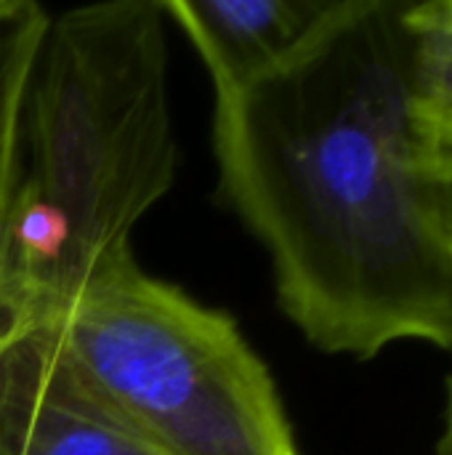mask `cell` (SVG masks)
Instances as JSON below:
<instances>
[{
  "instance_id": "4",
  "label": "cell",
  "mask_w": 452,
  "mask_h": 455,
  "mask_svg": "<svg viewBox=\"0 0 452 455\" xmlns=\"http://www.w3.org/2000/svg\"><path fill=\"white\" fill-rule=\"evenodd\" d=\"M0 455H155L72 376L48 323L0 320Z\"/></svg>"
},
{
  "instance_id": "2",
  "label": "cell",
  "mask_w": 452,
  "mask_h": 455,
  "mask_svg": "<svg viewBox=\"0 0 452 455\" xmlns=\"http://www.w3.org/2000/svg\"><path fill=\"white\" fill-rule=\"evenodd\" d=\"M163 0L48 13L21 104L0 320L51 323L104 269L178 168Z\"/></svg>"
},
{
  "instance_id": "3",
  "label": "cell",
  "mask_w": 452,
  "mask_h": 455,
  "mask_svg": "<svg viewBox=\"0 0 452 455\" xmlns=\"http://www.w3.org/2000/svg\"><path fill=\"white\" fill-rule=\"evenodd\" d=\"M48 325L80 387L155 455H301L274 376L234 317L136 256Z\"/></svg>"
},
{
  "instance_id": "9",
  "label": "cell",
  "mask_w": 452,
  "mask_h": 455,
  "mask_svg": "<svg viewBox=\"0 0 452 455\" xmlns=\"http://www.w3.org/2000/svg\"><path fill=\"white\" fill-rule=\"evenodd\" d=\"M437 455H452V373L445 381V411H442V435L437 440Z\"/></svg>"
},
{
  "instance_id": "8",
  "label": "cell",
  "mask_w": 452,
  "mask_h": 455,
  "mask_svg": "<svg viewBox=\"0 0 452 455\" xmlns=\"http://www.w3.org/2000/svg\"><path fill=\"white\" fill-rule=\"evenodd\" d=\"M421 205L432 235L452 261V157L424 163Z\"/></svg>"
},
{
  "instance_id": "6",
  "label": "cell",
  "mask_w": 452,
  "mask_h": 455,
  "mask_svg": "<svg viewBox=\"0 0 452 455\" xmlns=\"http://www.w3.org/2000/svg\"><path fill=\"white\" fill-rule=\"evenodd\" d=\"M410 112L424 163L452 157V0L405 3Z\"/></svg>"
},
{
  "instance_id": "10",
  "label": "cell",
  "mask_w": 452,
  "mask_h": 455,
  "mask_svg": "<svg viewBox=\"0 0 452 455\" xmlns=\"http://www.w3.org/2000/svg\"><path fill=\"white\" fill-rule=\"evenodd\" d=\"M5 3H8V0H0V13H3V8H5Z\"/></svg>"
},
{
  "instance_id": "5",
  "label": "cell",
  "mask_w": 452,
  "mask_h": 455,
  "mask_svg": "<svg viewBox=\"0 0 452 455\" xmlns=\"http://www.w3.org/2000/svg\"><path fill=\"white\" fill-rule=\"evenodd\" d=\"M333 0H163L197 51L213 96L272 72L328 13Z\"/></svg>"
},
{
  "instance_id": "11",
  "label": "cell",
  "mask_w": 452,
  "mask_h": 455,
  "mask_svg": "<svg viewBox=\"0 0 452 455\" xmlns=\"http://www.w3.org/2000/svg\"><path fill=\"white\" fill-rule=\"evenodd\" d=\"M5 5H8V3H5Z\"/></svg>"
},
{
  "instance_id": "7",
  "label": "cell",
  "mask_w": 452,
  "mask_h": 455,
  "mask_svg": "<svg viewBox=\"0 0 452 455\" xmlns=\"http://www.w3.org/2000/svg\"><path fill=\"white\" fill-rule=\"evenodd\" d=\"M45 21L48 11L35 0H8L0 13V267L19 181L24 88Z\"/></svg>"
},
{
  "instance_id": "1",
  "label": "cell",
  "mask_w": 452,
  "mask_h": 455,
  "mask_svg": "<svg viewBox=\"0 0 452 455\" xmlns=\"http://www.w3.org/2000/svg\"><path fill=\"white\" fill-rule=\"evenodd\" d=\"M402 0H333L272 72L213 96L218 192L304 339L373 360L452 352V261L421 205Z\"/></svg>"
}]
</instances>
